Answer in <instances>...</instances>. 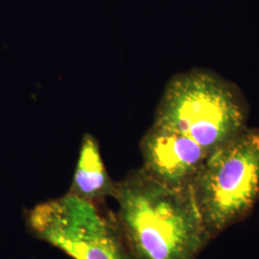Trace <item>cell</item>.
Wrapping results in <instances>:
<instances>
[{"label": "cell", "mask_w": 259, "mask_h": 259, "mask_svg": "<svg viewBox=\"0 0 259 259\" xmlns=\"http://www.w3.org/2000/svg\"><path fill=\"white\" fill-rule=\"evenodd\" d=\"M113 199L131 259H196L211 239L190 185H168L140 168L116 183Z\"/></svg>", "instance_id": "6da1fadb"}, {"label": "cell", "mask_w": 259, "mask_h": 259, "mask_svg": "<svg viewBox=\"0 0 259 259\" xmlns=\"http://www.w3.org/2000/svg\"><path fill=\"white\" fill-rule=\"evenodd\" d=\"M154 125L192 139L209 155L246 128V111L225 81L193 70L167 83Z\"/></svg>", "instance_id": "7a4b0ae2"}, {"label": "cell", "mask_w": 259, "mask_h": 259, "mask_svg": "<svg viewBox=\"0 0 259 259\" xmlns=\"http://www.w3.org/2000/svg\"><path fill=\"white\" fill-rule=\"evenodd\" d=\"M189 185L210 238L246 218L259 199V129L214 150Z\"/></svg>", "instance_id": "3957f363"}, {"label": "cell", "mask_w": 259, "mask_h": 259, "mask_svg": "<svg viewBox=\"0 0 259 259\" xmlns=\"http://www.w3.org/2000/svg\"><path fill=\"white\" fill-rule=\"evenodd\" d=\"M28 230L73 259H131L113 216L70 193L26 212Z\"/></svg>", "instance_id": "277c9868"}, {"label": "cell", "mask_w": 259, "mask_h": 259, "mask_svg": "<svg viewBox=\"0 0 259 259\" xmlns=\"http://www.w3.org/2000/svg\"><path fill=\"white\" fill-rule=\"evenodd\" d=\"M143 166L168 185H189L208 154L192 139L152 125L140 144Z\"/></svg>", "instance_id": "5b68a950"}, {"label": "cell", "mask_w": 259, "mask_h": 259, "mask_svg": "<svg viewBox=\"0 0 259 259\" xmlns=\"http://www.w3.org/2000/svg\"><path fill=\"white\" fill-rule=\"evenodd\" d=\"M115 189L116 183L106 169L98 141L91 134H85L68 193L101 204L107 198H113Z\"/></svg>", "instance_id": "8992f818"}]
</instances>
